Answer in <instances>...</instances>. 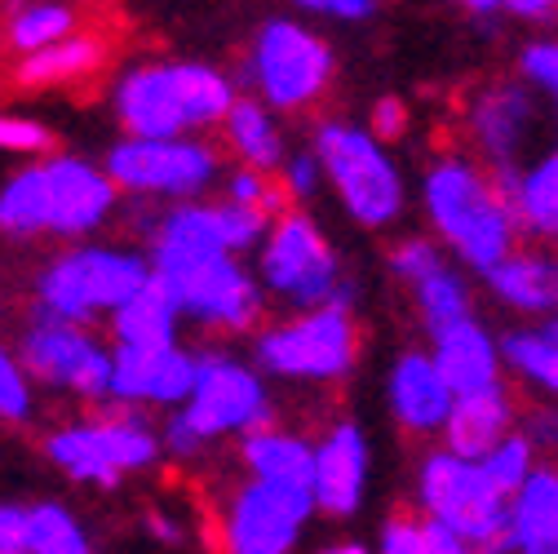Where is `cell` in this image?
I'll list each match as a JSON object with an SVG mask.
<instances>
[{"label":"cell","instance_id":"cell-36","mask_svg":"<svg viewBox=\"0 0 558 554\" xmlns=\"http://www.w3.org/2000/svg\"><path fill=\"white\" fill-rule=\"evenodd\" d=\"M519 76L536 89V98L549 111V124L558 129V36H532L519 49Z\"/></svg>","mask_w":558,"mask_h":554},{"label":"cell","instance_id":"cell-44","mask_svg":"<svg viewBox=\"0 0 558 554\" xmlns=\"http://www.w3.org/2000/svg\"><path fill=\"white\" fill-rule=\"evenodd\" d=\"M523 435L536 444V453L545 461H558V399L536 404L527 418H523Z\"/></svg>","mask_w":558,"mask_h":554},{"label":"cell","instance_id":"cell-21","mask_svg":"<svg viewBox=\"0 0 558 554\" xmlns=\"http://www.w3.org/2000/svg\"><path fill=\"white\" fill-rule=\"evenodd\" d=\"M519 399L510 390V382L493 386V390H478V395H457L452 404V418L444 426V448L470 461H483L501 439H510L519 431Z\"/></svg>","mask_w":558,"mask_h":554},{"label":"cell","instance_id":"cell-11","mask_svg":"<svg viewBox=\"0 0 558 554\" xmlns=\"http://www.w3.org/2000/svg\"><path fill=\"white\" fill-rule=\"evenodd\" d=\"M102 169L129 200L191 204L222 178V156L204 137H120L107 147Z\"/></svg>","mask_w":558,"mask_h":554},{"label":"cell","instance_id":"cell-31","mask_svg":"<svg viewBox=\"0 0 558 554\" xmlns=\"http://www.w3.org/2000/svg\"><path fill=\"white\" fill-rule=\"evenodd\" d=\"M412 311H416V324L426 328V337L461 324L474 315V289H470V270L457 266V262H444L435 275H426L422 285H412Z\"/></svg>","mask_w":558,"mask_h":554},{"label":"cell","instance_id":"cell-10","mask_svg":"<svg viewBox=\"0 0 558 554\" xmlns=\"http://www.w3.org/2000/svg\"><path fill=\"white\" fill-rule=\"evenodd\" d=\"M465 152L483 160L501 182L514 178L532 156H541L545 137V103L523 76H493L465 94L461 107Z\"/></svg>","mask_w":558,"mask_h":554},{"label":"cell","instance_id":"cell-12","mask_svg":"<svg viewBox=\"0 0 558 554\" xmlns=\"http://www.w3.org/2000/svg\"><path fill=\"white\" fill-rule=\"evenodd\" d=\"M14 351H19V360L36 386L76 395L85 404H111L116 346H102L85 324L27 315Z\"/></svg>","mask_w":558,"mask_h":554},{"label":"cell","instance_id":"cell-16","mask_svg":"<svg viewBox=\"0 0 558 554\" xmlns=\"http://www.w3.org/2000/svg\"><path fill=\"white\" fill-rule=\"evenodd\" d=\"M199 377V351L191 346H116L111 404L124 408H186Z\"/></svg>","mask_w":558,"mask_h":554},{"label":"cell","instance_id":"cell-13","mask_svg":"<svg viewBox=\"0 0 558 554\" xmlns=\"http://www.w3.org/2000/svg\"><path fill=\"white\" fill-rule=\"evenodd\" d=\"M182 412L214 444L244 439L253 431L275 426L266 373L253 360H240L231 351H199V377Z\"/></svg>","mask_w":558,"mask_h":554},{"label":"cell","instance_id":"cell-37","mask_svg":"<svg viewBox=\"0 0 558 554\" xmlns=\"http://www.w3.org/2000/svg\"><path fill=\"white\" fill-rule=\"evenodd\" d=\"M444 262H452V257L444 253V244H439L435 236H403V240H395L390 253H386V266H390V275H395L403 289L422 285L426 275H435Z\"/></svg>","mask_w":558,"mask_h":554},{"label":"cell","instance_id":"cell-27","mask_svg":"<svg viewBox=\"0 0 558 554\" xmlns=\"http://www.w3.org/2000/svg\"><path fill=\"white\" fill-rule=\"evenodd\" d=\"M94 431L102 439V453L111 457V466L120 474L129 470H147L165 457V439L160 431L143 418V408H124V404H107L102 412H94Z\"/></svg>","mask_w":558,"mask_h":554},{"label":"cell","instance_id":"cell-33","mask_svg":"<svg viewBox=\"0 0 558 554\" xmlns=\"http://www.w3.org/2000/svg\"><path fill=\"white\" fill-rule=\"evenodd\" d=\"M0 236L5 240H45V204L36 160L0 182Z\"/></svg>","mask_w":558,"mask_h":554},{"label":"cell","instance_id":"cell-23","mask_svg":"<svg viewBox=\"0 0 558 554\" xmlns=\"http://www.w3.org/2000/svg\"><path fill=\"white\" fill-rule=\"evenodd\" d=\"M501 554H558V461H541L510 497Z\"/></svg>","mask_w":558,"mask_h":554},{"label":"cell","instance_id":"cell-30","mask_svg":"<svg viewBox=\"0 0 558 554\" xmlns=\"http://www.w3.org/2000/svg\"><path fill=\"white\" fill-rule=\"evenodd\" d=\"M45 457L66 474V479H76V483H89V489H116V483L124 479L111 457L102 453V439L94 431V422H66L58 431L45 435Z\"/></svg>","mask_w":558,"mask_h":554},{"label":"cell","instance_id":"cell-26","mask_svg":"<svg viewBox=\"0 0 558 554\" xmlns=\"http://www.w3.org/2000/svg\"><path fill=\"white\" fill-rule=\"evenodd\" d=\"M501 360H506V377H514L519 386L545 399H558V315L510 328L501 337Z\"/></svg>","mask_w":558,"mask_h":554},{"label":"cell","instance_id":"cell-51","mask_svg":"<svg viewBox=\"0 0 558 554\" xmlns=\"http://www.w3.org/2000/svg\"><path fill=\"white\" fill-rule=\"evenodd\" d=\"M319 554H373V545H364L355 537H341V541H328Z\"/></svg>","mask_w":558,"mask_h":554},{"label":"cell","instance_id":"cell-38","mask_svg":"<svg viewBox=\"0 0 558 554\" xmlns=\"http://www.w3.org/2000/svg\"><path fill=\"white\" fill-rule=\"evenodd\" d=\"M32 373L23 369L19 351L14 346L0 341V422H10V426H23L32 422V412H36V390H32Z\"/></svg>","mask_w":558,"mask_h":554},{"label":"cell","instance_id":"cell-24","mask_svg":"<svg viewBox=\"0 0 558 554\" xmlns=\"http://www.w3.org/2000/svg\"><path fill=\"white\" fill-rule=\"evenodd\" d=\"M523 240L558 249V143L532 156L514 178H506Z\"/></svg>","mask_w":558,"mask_h":554},{"label":"cell","instance_id":"cell-52","mask_svg":"<svg viewBox=\"0 0 558 554\" xmlns=\"http://www.w3.org/2000/svg\"><path fill=\"white\" fill-rule=\"evenodd\" d=\"M10 554H32V550H10Z\"/></svg>","mask_w":558,"mask_h":554},{"label":"cell","instance_id":"cell-25","mask_svg":"<svg viewBox=\"0 0 558 554\" xmlns=\"http://www.w3.org/2000/svg\"><path fill=\"white\" fill-rule=\"evenodd\" d=\"M222 137H227V147L231 156L244 165V169H262V173H279V165L289 160V143H284V129H279L275 111L244 94L231 116L222 120Z\"/></svg>","mask_w":558,"mask_h":554},{"label":"cell","instance_id":"cell-43","mask_svg":"<svg viewBox=\"0 0 558 554\" xmlns=\"http://www.w3.org/2000/svg\"><path fill=\"white\" fill-rule=\"evenodd\" d=\"M368 133L373 137H381L386 147H395V143H403L408 137V129H412V111H408V103L403 98H395V94H381L373 107H368Z\"/></svg>","mask_w":558,"mask_h":554},{"label":"cell","instance_id":"cell-8","mask_svg":"<svg viewBox=\"0 0 558 554\" xmlns=\"http://www.w3.org/2000/svg\"><path fill=\"white\" fill-rule=\"evenodd\" d=\"M416 510L430 523L452 528L457 537L483 545L487 554H501L506 523H510V497L483 474L478 461L457 457L448 448H430L416 461Z\"/></svg>","mask_w":558,"mask_h":554},{"label":"cell","instance_id":"cell-19","mask_svg":"<svg viewBox=\"0 0 558 554\" xmlns=\"http://www.w3.org/2000/svg\"><path fill=\"white\" fill-rule=\"evenodd\" d=\"M493 302L523 324H541L558 315V249L545 244H519L497 270L483 275Z\"/></svg>","mask_w":558,"mask_h":554},{"label":"cell","instance_id":"cell-28","mask_svg":"<svg viewBox=\"0 0 558 554\" xmlns=\"http://www.w3.org/2000/svg\"><path fill=\"white\" fill-rule=\"evenodd\" d=\"M102 62H107V40L94 36V32H76L72 40H62L53 49H40L32 58H19L14 76L27 89H49V85H72V81L94 76Z\"/></svg>","mask_w":558,"mask_h":554},{"label":"cell","instance_id":"cell-15","mask_svg":"<svg viewBox=\"0 0 558 554\" xmlns=\"http://www.w3.org/2000/svg\"><path fill=\"white\" fill-rule=\"evenodd\" d=\"M40 169V204H45V236L53 240H85L120 214V186L111 173L81 156H45Z\"/></svg>","mask_w":558,"mask_h":554},{"label":"cell","instance_id":"cell-3","mask_svg":"<svg viewBox=\"0 0 558 554\" xmlns=\"http://www.w3.org/2000/svg\"><path fill=\"white\" fill-rule=\"evenodd\" d=\"M156 280L173 293L182 320L214 333H257L266 324V289L257 270L218 244H147Z\"/></svg>","mask_w":558,"mask_h":554},{"label":"cell","instance_id":"cell-45","mask_svg":"<svg viewBox=\"0 0 558 554\" xmlns=\"http://www.w3.org/2000/svg\"><path fill=\"white\" fill-rule=\"evenodd\" d=\"M293 5L328 23H368L377 14V0H293Z\"/></svg>","mask_w":558,"mask_h":554},{"label":"cell","instance_id":"cell-20","mask_svg":"<svg viewBox=\"0 0 558 554\" xmlns=\"http://www.w3.org/2000/svg\"><path fill=\"white\" fill-rule=\"evenodd\" d=\"M430 356L444 369L448 386L457 395H478L506 382V360H501V337L487 328L478 315L444 328L430 337Z\"/></svg>","mask_w":558,"mask_h":554},{"label":"cell","instance_id":"cell-29","mask_svg":"<svg viewBox=\"0 0 558 554\" xmlns=\"http://www.w3.org/2000/svg\"><path fill=\"white\" fill-rule=\"evenodd\" d=\"M178 328H182V311L160 280H151L129 306L111 315L116 346H178Z\"/></svg>","mask_w":558,"mask_h":554},{"label":"cell","instance_id":"cell-47","mask_svg":"<svg viewBox=\"0 0 558 554\" xmlns=\"http://www.w3.org/2000/svg\"><path fill=\"white\" fill-rule=\"evenodd\" d=\"M506 19L527 27H554L558 23V0H506Z\"/></svg>","mask_w":558,"mask_h":554},{"label":"cell","instance_id":"cell-17","mask_svg":"<svg viewBox=\"0 0 558 554\" xmlns=\"http://www.w3.org/2000/svg\"><path fill=\"white\" fill-rule=\"evenodd\" d=\"M373 479L368 431L351 418L332 422L315 439V510L324 519H355Z\"/></svg>","mask_w":558,"mask_h":554},{"label":"cell","instance_id":"cell-40","mask_svg":"<svg viewBox=\"0 0 558 554\" xmlns=\"http://www.w3.org/2000/svg\"><path fill=\"white\" fill-rule=\"evenodd\" d=\"M275 182L284 186V195L293 200V209H302V204H311V200H315V195L328 186V178H324V165H319V156H315L311 147H302V152H289V160L279 165Z\"/></svg>","mask_w":558,"mask_h":554},{"label":"cell","instance_id":"cell-6","mask_svg":"<svg viewBox=\"0 0 558 554\" xmlns=\"http://www.w3.org/2000/svg\"><path fill=\"white\" fill-rule=\"evenodd\" d=\"M253 364L293 386H337L360 364V324L351 306L289 311L253 333Z\"/></svg>","mask_w":558,"mask_h":554},{"label":"cell","instance_id":"cell-42","mask_svg":"<svg viewBox=\"0 0 558 554\" xmlns=\"http://www.w3.org/2000/svg\"><path fill=\"white\" fill-rule=\"evenodd\" d=\"M373 554H435L426 519L422 515H395L381 523L377 532V550Z\"/></svg>","mask_w":558,"mask_h":554},{"label":"cell","instance_id":"cell-39","mask_svg":"<svg viewBox=\"0 0 558 554\" xmlns=\"http://www.w3.org/2000/svg\"><path fill=\"white\" fill-rule=\"evenodd\" d=\"M53 129L36 116H14V111H0V152L5 156H53Z\"/></svg>","mask_w":558,"mask_h":554},{"label":"cell","instance_id":"cell-35","mask_svg":"<svg viewBox=\"0 0 558 554\" xmlns=\"http://www.w3.org/2000/svg\"><path fill=\"white\" fill-rule=\"evenodd\" d=\"M541 461H545V457L536 453V444H532V439L523 435V426H519L510 439H501V444H497L493 453H487L478 466H483V474L493 479L506 497H514V493L523 489V483L536 474V466H541Z\"/></svg>","mask_w":558,"mask_h":554},{"label":"cell","instance_id":"cell-46","mask_svg":"<svg viewBox=\"0 0 558 554\" xmlns=\"http://www.w3.org/2000/svg\"><path fill=\"white\" fill-rule=\"evenodd\" d=\"M27 550V506L0 502V554Z\"/></svg>","mask_w":558,"mask_h":554},{"label":"cell","instance_id":"cell-34","mask_svg":"<svg viewBox=\"0 0 558 554\" xmlns=\"http://www.w3.org/2000/svg\"><path fill=\"white\" fill-rule=\"evenodd\" d=\"M27 550L32 554H94V541L66 506L36 502L27 506Z\"/></svg>","mask_w":558,"mask_h":554},{"label":"cell","instance_id":"cell-22","mask_svg":"<svg viewBox=\"0 0 558 554\" xmlns=\"http://www.w3.org/2000/svg\"><path fill=\"white\" fill-rule=\"evenodd\" d=\"M235 457L248 479L315 497V444L306 435H298L289 426H266V431L244 435Z\"/></svg>","mask_w":558,"mask_h":554},{"label":"cell","instance_id":"cell-48","mask_svg":"<svg viewBox=\"0 0 558 554\" xmlns=\"http://www.w3.org/2000/svg\"><path fill=\"white\" fill-rule=\"evenodd\" d=\"M426 532H430L435 554H487L483 545H474V541L457 537V532H452V528H444V523H430V519H426Z\"/></svg>","mask_w":558,"mask_h":554},{"label":"cell","instance_id":"cell-9","mask_svg":"<svg viewBox=\"0 0 558 554\" xmlns=\"http://www.w3.org/2000/svg\"><path fill=\"white\" fill-rule=\"evenodd\" d=\"M257 257V280L266 298H275L284 311H315L337 298V289L351 280L341 266L337 244L324 236V227L306 209H289L275 218Z\"/></svg>","mask_w":558,"mask_h":554},{"label":"cell","instance_id":"cell-41","mask_svg":"<svg viewBox=\"0 0 558 554\" xmlns=\"http://www.w3.org/2000/svg\"><path fill=\"white\" fill-rule=\"evenodd\" d=\"M160 439H165V453L178 461V466H199V461H208V453H214L218 444L208 439L182 408H173L169 418H165V426H160Z\"/></svg>","mask_w":558,"mask_h":554},{"label":"cell","instance_id":"cell-49","mask_svg":"<svg viewBox=\"0 0 558 554\" xmlns=\"http://www.w3.org/2000/svg\"><path fill=\"white\" fill-rule=\"evenodd\" d=\"M452 5H457L465 19H474V23H493V19L506 14V0H452Z\"/></svg>","mask_w":558,"mask_h":554},{"label":"cell","instance_id":"cell-1","mask_svg":"<svg viewBox=\"0 0 558 554\" xmlns=\"http://www.w3.org/2000/svg\"><path fill=\"white\" fill-rule=\"evenodd\" d=\"M422 218L444 253L470 275L497 270L523 240L506 182L470 152H444L416 182Z\"/></svg>","mask_w":558,"mask_h":554},{"label":"cell","instance_id":"cell-50","mask_svg":"<svg viewBox=\"0 0 558 554\" xmlns=\"http://www.w3.org/2000/svg\"><path fill=\"white\" fill-rule=\"evenodd\" d=\"M147 532H151L160 545H182V537H186V532H182V523H178V519H169V515H160V510H151V515H147Z\"/></svg>","mask_w":558,"mask_h":554},{"label":"cell","instance_id":"cell-2","mask_svg":"<svg viewBox=\"0 0 558 554\" xmlns=\"http://www.w3.org/2000/svg\"><path fill=\"white\" fill-rule=\"evenodd\" d=\"M240 103L235 76L214 62L156 58L120 72L111 89V111L124 137H199L222 129Z\"/></svg>","mask_w":558,"mask_h":554},{"label":"cell","instance_id":"cell-14","mask_svg":"<svg viewBox=\"0 0 558 554\" xmlns=\"http://www.w3.org/2000/svg\"><path fill=\"white\" fill-rule=\"evenodd\" d=\"M315 497L275 489L262 479H240L227 489L218 506V550L222 554H293L306 523H311Z\"/></svg>","mask_w":558,"mask_h":554},{"label":"cell","instance_id":"cell-4","mask_svg":"<svg viewBox=\"0 0 558 554\" xmlns=\"http://www.w3.org/2000/svg\"><path fill=\"white\" fill-rule=\"evenodd\" d=\"M156 280L147 249L133 244H72L49 257L32 285V315L62 324H94L111 320L137 293Z\"/></svg>","mask_w":558,"mask_h":554},{"label":"cell","instance_id":"cell-5","mask_svg":"<svg viewBox=\"0 0 558 554\" xmlns=\"http://www.w3.org/2000/svg\"><path fill=\"white\" fill-rule=\"evenodd\" d=\"M311 152L324 165L328 191L364 231H390L408 214V178L403 165L390 156L381 137L368 133V124H355L345 116H328L311 133Z\"/></svg>","mask_w":558,"mask_h":554},{"label":"cell","instance_id":"cell-18","mask_svg":"<svg viewBox=\"0 0 558 554\" xmlns=\"http://www.w3.org/2000/svg\"><path fill=\"white\" fill-rule=\"evenodd\" d=\"M452 404H457V390L448 386L444 369L435 364L430 346H408V351L395 356V364L386 373V408L403 435H412V439L444 435Z\"/></svg>","mask_w":558,"mask_h":554},{"label":"cell","instance_id":"cell-32","mask_svg":"<svg viewBox=\"0 0 558 554\" xmlns=\"http://www.w3.org/2000/svg\"><path fill=\"white\" fill-rule=\"evenodd\" d=\"M76 32H81V10L72 5V0H32V5H23L19 14H10L5 45L19 58H32L40 49L72 40Z\"/></svg>","mask_w":558,"mask_h":554},{"label":"cell","instance_id":"cell-7","mask_svg":"<svg viewBox=\"0 0 558 554\" xmlns=\"http://www.w3.org/2000/svg\"><path fill=\"white\" fill-rule=\"evenodd\" d=\"M337 81L332 45L302 19H266L244 58V85L275 116L315 111Z\"/></svg>","mask_w":558,"mask_h":554}]
</instances>
